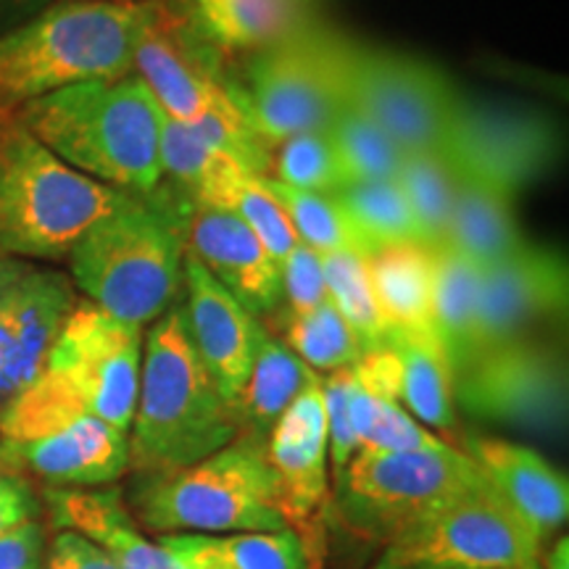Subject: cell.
<instances>
[{
	"label": "cell",
	"instance_id": "4316f807",
	"mask_svg": "<svg viewBox=\"0 0 569 569\" xmlns=\"http://www.w3.org/2000/svg\"><path fill=\"white\" fill-rule=\"evenodd\" d=\"M525 243L511 198L459 177L446 246L486 269L515 256Z\"/></svg>",
	"mask_w": 569,
	"mask_h": 569
},
{
	"label": "cell",
	"instance_id": "7dc6e473",
	"mask_svg": "<svg viewBox=\"0 0 569 569\" xmlns=\"http://www.w3.org/2000/svg\"><path fill=\"white\" fill-rule=\"evenodd\" d=\"M540 567H543V569H569V543H567V538H559L557 543L551 546L549 557L540 559Z\"/></svg>",
	"mask_w": 569,
	"mask_h": 569
},
{
	"label": "cell",
	"instance_id": "9c48e42d",
	"mask_svg": "<svg viewBox=\"0 0 569 569\" xmlns=\"http://www.w3.org/2000/svg\"><path fill=\"white\" fill-rule=\"evenodd\" d=\"M348 40L309 24L253 53L234 98L269 153L301 132H322L346 106Z\"/></svg>",
	"mask_w": 569,
	"mask_h": 569
},
{
	"label": "cell",
	"instance_id": "277c9868",
	"mask_svg": "<svg viewBox=\"0 0 569 569\" xmlns=\"http://www.w3.org/2000/svg\"><path fill=\"white\" fill-rule=\"evenodd\" d=\"M153 3L53 0L0 34V119L74 84L130 77Z\"/></svg>",
	"mask_w": 569,
	"mask_h": 569
},
{
	"label": "cell",
	"instance_id": "52a82bcc",
	"mask_svg": "<svg viewBox=\"0 0 569 569\" xmlns=\"http://www.w3.org/2000/svg\"><path fill=\"white\" fill-rule=\"evenodd\" d=\"M132 507L156 536H232L290 528L264 440L238 436L196 465L142 475Z\"/></svg>",
	"mask_w": 569,
	"mask_h": 569
},
{
	"label": "cell",
	"instance_id": "f1b7e54d",
	"mask_svg": "<svg viewBox=\"0 0 569 569\" xmlns=\"http://www.w3.org/2000/svg\"><path fill=\"white\" fill-rule=\"evenodd\" d=\"M401 353V403L427 430L451 436L457 430L453 369L438 336H398L390 340Z\"/></svg>",
	"mask_w": 569,
	"mask_h": 569
},
{
	"label": "cell",
	"instance_id": "e0dca14e",
	"mask_svg": "<svg viewBox=\"0 0 569 569\" xmlns=\"http://www.w3.org/2000/svg\"><path fill=\"white\" fill-rule=\"evenodd\" d=\"M182 315L193 348L206 372L227 403H238L248 375L269 332L251 311L243 309L193 253H184Z\"/></svg>",
	"mask_w": 569,
	"mask_h": 569
},
{
	"label": "cell",
	"instance_id": "ab89813d",
	"mask_svg": "<svg viewBox=\"0 0 569 569\" xmlns=\"http://www.w3.org/2000/svg\"><path fill=\"white\" fill-rule=\"evenodd\" d=\"M351 367L322 377V401L327 415V459H330L332 488L338 486L346 467L351 465L356 451H359V440H356L351 419Z\"/></svg>",
	"mask_w": 569,
	"mask_h": 569
},
{
	"label": "cell",
	"instance_id": "5bb4252c",
	"mask_svg": "<svg viewBox=\"0 0 569 569\" xmlns=\"http://www.w3.org/2000/svg\"><path fill=\"white\" fill-rule=\"evenodd\" d=\"M457 98L436 63L348 42L346 106L365 113L403 153L440 151Z\"/></svg>",
	"mask_w": 569,
	"mask_h": 569
},
{
	"label": "cell",
	"instance_id": "d6a6232c",
	"mask_svg": "<svg viewBox=\"0 0 569 569\" xmlns=\"http://www.w3.org/2000/svg\"><path fill=\"white\" fill-rule=\"evenodd\" d=\"M427 248L446 246L459 177L440 151L403 156L396 177Z\"/></svg>",
	"mask_w": 569,
	"mask_h": 569
},
{
	"label": "cell",
	"instance_id": "f35d334b",
	"mask_svg": "<svg viewBox=\"0 0 569 569\" xmlns=\"http://www.w3.org/2000/svg\"><path fill=\"white\" fill-rule=\"evenodd\" d=\"M272 180L309 193H338L348 188L336 148L322 132H301L288 138L272 151Z\"/></svg>",
	"mask_w": 569,
	"mask_h": 569
},
{
	"label": "cell",
	"instance_id": "1f68e13d",
	"mask_svg": "<svg viewBox=\"0 0 569 569\" xmlns=\"http://www.w3.org/2000/svg\"><path fill=\"white\" fill-rule=\"evenodd\" d=\"M267 184L272 190L277 201L288 213L290 224L303 246L315 248L319 253H359L372 256L375 248L367 243L365 234L348 217V211L338 203L332 193H309V190H296L288 184L272 180L267 174Z\"/></svg>",
	"mask_w": 569,
	"mask_h": 569
},
{
	"label": "cell",
	"instance_id": "f6af8a7d",
	"mask_svg": "<svg viewBox=\"0 0 569 569\" xmlns=\"http://www.w3.org/2000/svg\"><path fill=\"white\" fill-rule=\"evenodd\" d=\"M34 498L30 493V486L13 490V493L0 496V536L11 532L19 525L34 519Z\"/></svg>",
	"mask_w": 569,
	"mask_h": 569
},
{
	"label": "cell",
	"instance_id": "8992f818",
	"mask_svg": "<svg viewBox=\"0 0 569 569\" xmlns=\"http://www.w3.org/2000/svg\"><path fill=\"white\" fill-rule=\"evenodd\" d=\"M127 198L63 163L13 117L0 119V256L67 261L77 240Z\"/></svg>",
	"mask_w": 569,
	"mask_h": 569
},
{
	"label": "cell",
	"instance_id": "d6986e66",
	"mask_svg": "<svg viewBox=\"0 0 569 569\" xmlns=\"http://www.w3.org/2000/svg\"><path fill=\"white\" fill-rule=\"evenodd\" d=\"M0 459L51 488H101L130 469V432L84 415L21 443H0Z\"/></svg>",
	"mask_w": 569,
	"mask_h": 569
},
{
	"label": "cell",
	"instance_id": "7a4b0ae2",
	"mask_svg": "<svg viewBox=\"0 0 569 569\" xmlns=\"http://www.w3.org/2000/svg\"><path fill=\"white\" fill-rule=\"evenodd\" d=\"M240 436V419L224 401L184 327L182 303L148 325L130 425V469L161 475L196 465Z\"/></svg>",
	"mask_w": 569,
	"mask_h": 569
},
{
	"label": "cell",
	"instance_id": "83f0119b",
	"mask_svg": "<svg viewBox=\"0 0 569 569\" xmlns=\"http://www.w3.org/2000/svg\"><path fill=\"white\" fill-rule=\"evenodd\" d=\"M319 377L322 375L306 367L282 340L267 336L256 353L246 388L240 390L238 403H234L240 436L259 438L267 443V436L272 432L277 419L290 409V403L306 388L315 386Z\"/></svg>",
	"mask_w": 569,
	"mask_h": 569
},
{
	"label": "cell",
	"instance_id": "603a6c76",
	"mask_svg": "<svg viewBox=\"0 0 569 569\" xmlns=\"http://www.w3.org/2000/svg\"><path fill=\"white\" fill-rule=\"evenodd\" d=\"M184 569H319L317 543L298 528L232 536H161Z\"/></svg>",
	"mask_w": 569,
	"mask_h": 569
},
{
	"label": "cell",
	"instance_id": "d4e9b609",
	"mask_svg": "<svg viewBox=\"0 0 569 569\" xmlns=\"http://www.w3.org/2000/svg\"><path fill=\"white\" fill-rule=\"evenodd\" d=\"M367 269L390 340L398 336H438L432 325V248L411 243L380 248L367 259Z\"/></svg>",
	"mask_w": 569,
	"mask_h": 569
},
{
	"label": "cell",
	"instance_id": "44dd1931",
	"mask_svg": "<svg viewBox=\"0 0 569 569\" xmlns=\"http://www.w3.org/2000/svg\"><path fill=\"white\" fill-rule=\"evenodd\" d=\"M459 451L478 467L498 501L536 532L540 543L565 528L569 515L567 478L538 451L493 436H465Z\"/></svg>",
	"mask_w": 569,
	"mask_h": 569
},
{
	"label": "cell",
	"instance_id": "7402d4cb",
	"mask_svg": "<svg viewBox=\"0 0 569 569\" xmlns=\"http://www.w3.org/2000/svg\"><path fill=\"white\" fill-rule=\"evenodd\" d=\"M46 501L61 530L101 546L119 569H184L159 540L142 536L117 488H48Z\"/></svg>",
	"mask_w": 569,
	"mask_h": 569
},
{
	"label": "cell",
	"instance_id": "ee69618b",
	"mask_svg": "<svg viewBox=\"0 0 569 569\" xmlns=\"http://www.w3.org/2000/svg\"><path fill=\"white\" fill-rule=\"evenodd\" d=\"M42 528L34 519L0 536V569H40Z\"/></svg>",
	"mask_w": 569,
	"mask_h": 569
},
{
	"label": "cell",
	"instance_id": "60d3db41",
	"mask_svg": "<svg viewBox=\"0 0 569 569\" xmlns=\"http://www.w3.org/2000/svg\"><path fill=\"white\" fill-rule=\"evenodd\" d=\"M280 280L284 319L306 315V311L330 301L327 298L322 253L315 251V248L298 243L280 264Z\"/></svg>",
	"mask_w": 569,
	"mask_h": 569
},
{
	"label": "cell",
	"instance_id": "ba28073f",
	"mask_svg": "<svg viewBox=\"0 0 569 569\" xmlns=\"http://www.w3.org/2000/svg\"><path fill=\"white\" fill-rule=\"evenodd\" d=\"M488 490L451 443L432 451H356L336 486V515L351 536L386 546L430 515Z\"/></svg>",
	"mask_w": 569,
	"mask_h": 569
},
{
	"label": "cell",
	"instance_id": "9a60e30c",
	"mask_svg": "<svg viewBox=\"0 0 569 569\" xmlns=\"http://www.w3.org/2000/svg\"><path fill=\"white\" fill-rule=\"evenodd\" d=\"M77 301L63 269L0 256V415L42 372Z\"/></svg>",
	"mask_w": 569,
	"mask_h": 569
},
{
	"label": "cell",
	"instance_id": "681fc988",
	"mask_svg": "<svg viewBox=\"0 0 569 569\" xmlns=\"http://www.w3.org/2000/svg\"><path fill=\"white\" fill-rule=\"evenodd\" d=\"M90 3H132V6H138V3H153V0H90Z\"/></svg>",
	"mask_w": 569,
	"mask_h": 569
},
{
	"label": "cell",
	"instance_id": "3957f363",
	"mask_svg": "<svg viewBox=\"0 0 569 569\" xmlns=\"http://www.w3.org/2000/svg\"><path fill=\"white\" fill-rule=\"evenodd\" d=\"M188 209V201L169 203L159 188L98 219L67 259L77 293L138 330L153 325L182 296Z\"/></svg>",
	"mask_w": 569,
	"mask_h": 569
},
{
	"label": "cell",
	"instance_id": "bcb514c9",
	"mask_svg": "<svg viewBox=\"0 0 569 569\" xmlns=\"http://www.w3.org/2000/svg\"><path fill=\"white\" fill-rule=\"evenodd\" d=\"M53 0H0V34L24 24L34 13L48 9Z\"/></svg>",
	"mask_w": 569,
	"mask_h": 569
},
{
	"label": "cell",
	"instance_id": "8fae6325",
	"mask_svg": "<svg viewBox=\"0 0 569 569\" xmlns=\"http://www.w3.org/2000/svg\"><path fill=\"white\" fill-rule=\"evenodd\" d=\"M561 134L536 109L457 98L440 153L457 177L511 201L557 167Z\"/></svg>",
	"mask_w": 569,
	"mask_h": 569
},
{
	"label": "cell",
	"instance_id": "5b68a950",
	"mask_svg": "<svg viewBox=\"0 0 569 569\" xmlns=\"http://www.w3.org/2000/svg\"><path fill=\"white\" fill-rule=\"evenodd\" d=\"M132 74L151 90L163 117L193 127L246 172L267 174L272 153L224 80L222 53L198 30L188 0H156Z\"/></svg>",
	"mask_w": 569,
	"mask_h": 569
},
{
	"label": "cell",
	"instance_id": "f907efd6",
	"mask_svg": "<svg viewBox=\"0 0 569 569\" xmlns=\"http://www.w3.org/2000/svg\"><path fill=\"white\" fill-rule=\"evenodd\" d=\"M509 569H543L540 565H532V567H509Z\"/></svg>",
	"mask_w": 569,
	"mask_h": 569
},
{
	"label": "cell",
	"instance_id": "74e56055",
	"mask_svg": "<svg viewBox=\"0 0 569 569\" xmlns=\"http://www.w3.org/2000/svg\"><path fill=\"white\" fill-rule=\"evenodd\" d=\"M351 419L359 451H432L448 446L446 438L419 425L401 403L369 396L356 386V380L351 388Z\"/></svg>",
	"mask_w": 569,
	"mask_h": 569
},
{
	"label": "cell",
	"instance_id": "ffe728a7",
	"mask_svg": "<svg viewBox=\"0 0 569 569\" xmlns=\"http://www.w3.org/2000/svg\"><path fill=\"white\" fill-rule=\"evenodd\" d=\"M264 448L280 488L284 519L290 528L303 530L322 511L330 493L322 377L277 419Z\"/></svg>",
	"mask_w": 569,
	"mask_h": 569
},
{
	"label": "cell",
	"instance_id": "ac0fdd59",
	"mask_svg": "<svg viewBox=\"0 0 569 569\" xmlns=\"http://www.w3.org/2000/svg\"><path fill=\"white\" fill-rule=\"evenodd\" d=\"M184 243L206 272L256 319L280 311V264L234 213L203 203L190 206Z\"/></svg>",
	"mask_w": 569,
	"mask_h": 569
},
{
	"label": "cell",
	"instance_id": "b9f144b4",
	"mask_svg": "<svg viewBox=\"0 0 569 569\" xmlns=\"http://www.w3.org/2000/svg\"><path fill=\"white\" fill-rule=\"evenodd\" d=\"M351 375L356 386L367 390L369 396L388 398V401L401 403V377H403V365L401 353L393 343L369 348V351L361 353V359L351 367Z\"/></svg>",
	"mask_w": 569,
	"mask_h": 569
},
{
	"label": "cell",
	"instance_id": "836d02e7",
	"mask_svg": "<svg viewBox=\"0 0 569 569\" xmlns=\"http://www.w3.org/2000/svg\"><path fill=\"white\" fill-rule=\"evenodd\" d=\"M375 251L388 246H425L415 213L396 180L353 182L332 193Z\"/></svg>",
	"mask_w": 569,
	"mask_h": 569
},
{
	"label": "cell",
	"instance_id": "6da1fadb",
	"mask_svg": "<svg viewBox=\"0 0 569 569\" xmlns=\"http://www.w3.org/2000/svg\"><path fill=\"white\" fill-rule=\"evenodd\" d=\"M13 119L106 188L148 198L163 184V111L140 77L74 84L21 106Z\"/></svg>",
	"mask_w": 569,
	"mask_h": 569
},
{
	"label": "cell",
	"instance_id": "cb8c5ba5",
	"mask_svg": "<svg viewBox=\"0 0 569 569\" xmlns=\"http://www.w3.org/2000/svg\"><path fill=\"white\" fill-rule=\"evenodd\" d=\"M198 30L219 53H259L311 21L309 0H188Z\"/></svg>",
	"mask_w": 569,
	"mask_h": 569
},
{
	"label": "cell",
	"instance_id": "2e32d148",
	"mask_svg": "<svg viewBox=\"0 0 569 569\" xmlns=\"http://www.w3.org/2000/svg\"><path fill=\"white\" fill-rule=\"evenodd\" d=\"M567 311V261L559 251L525 243L515 256L482 269L478 356L528 338L543 319Z\"/></svg>",
	"mask_w": 569,
	"mask_h": 569
},
{
	"label": "cell",
	"instance_id": "4dcf8cb0",
	"mask_svg": "<svg viewBox=\"0 0 569 569\" xmlns=\"http://www.w3.org/2000/svg\"><path fill=\"white\" fill-rule=\"evenodd\" d=\"M161 169L163 182L172 180L184 201L193 206L206 201L219 188V182L243 167L193 127L163 117Z\"/></svg>",
	"mask_w": 569,
	"mask_h": 569
},
{
	"label": "cell",
	"instance_id": "c3c4849f",
	"mask_svg": "<svg viewBox=\"0 0 569 569\" xmlns=\"http://www.w3.org/2000/svg\"><path fill=\"white\" fill-rule=\"evenodd\" d=\"M24 486H27V482L17 472V469H11L3 459H0V496L13 493V490H19V488H24Z\"/></svg>",
	"mask_w": 569,
	"mask_h": 569
},
{
	"label": "cell",
	"instance_id": "484cf974",
	"mask_svg": "<svg viewBox=\"0 0 569 569\" xmlns=\"http://www.w3.org/2000/svg\"><path fill=\"white\" fill-rule=\"evenodd\" d=\"M436 280H432V325L451 361L453 377L478 359V303L482 267L451 246L432 248Z\"/></svg>",
	"mask_w": 569,
	"mask_h": 569
},
{
	"label": "cell",
	"instance_id": "4fadbf2b",
	"mask_svg": "<svg viewBox=\"0 0 569 569\" xmlns=\"http://www.w3.org/2000/svg\"><path fill=\"white\" fill-rule=\"evenodd\" d=\"M540 553L536 532L488 488L401 532L369 569H509L540 565Z\"/></svg>",
	"mask_w": 569,
	"mask_h": 569
},
{
	"label": "cell",
	"instance_id": "d590c367",
	"mask_svg": "<svg viewBox=\"0 0 569 569\" xmlns=\"http://www.w3.org/2000/svg\"><path fill=\"white\" fill-rule=\"evenodd\" d=\"M325 134L336 148L348 184L396 180L403 156H407L380 127L369 122L365 113L351 109V106H343L336 113Z\"/></svg>",
	"mask_w": 569,
	"mask_h": 569
},
{
	"label": "cell",
	"instance_id": "8d00e7d4",
	"mask_svg": "<svg viewBox=\"0 0 569 569\" xmlns=\"http://www.w3.org/2000/svg\"><path fill=\"white\" fill-rule=\"evenodd\" d=\"M282 336V343L317 375L353 367L365 353L361 340L356 338V332L330 301L306 311V315L284 319Z\"/></svg>",
	"mask_w": 569,
	"mask_h": 569
},
{
	"label": "cell",
	"instance_id": "7c38bea8",
	"mask_svg": "<svg viewBox=\"0 0 569 569\" xmlns=\"http://www.w3.org/2000/svg\"><path fill=\"white\" fill-rule=\"evenodd\" d=\"M453 403L480 422L559 436L567 425V361L557 343L519 338L453 377Z\"/></svg>",
	"mask_w": 569,
	"mask_h": 569
},
{
	"label": "cell",
	"instance_id": "7bdbcfd3",
	"mask_svg": "<svg viewBox=\"0 0 569 569\" xmlns=\"http://www.w3.org/2000/svg\"><path fill=\"white\" fill-rule=\"evenodd\" d=\"M40 569H119L101 546H96L80 532L61 530L51 540V549Z\"/></svg>",
	"mask_w": 569,
	"mask_h": 569
},
{
	"label": "cell",
	"instance_id": "30bf717a",
	"mask_svg": "<svg viewBox=\"0 0 569 569\" xmlns=\"http://www.w3.org/2000/svg\"><path fill=\"white\" fill-rule=\"evenodd\" d=\"M142 338L90 301L74 303L48 351L42 377L84 415L130 432L138 401Z\"/></svg>",
	"mask_w": 569,
	"mask_h": 569
},
{
	"label": "cell",
	"instance_id": "e575fe53",
	"mask_svg": "<svg viewBox=\"0 0 569 569\" xmlns=\"http://www.w3.org/2000/svg\"><path fill=\"white\" fill-rule=\"evenodd\" d=\"M327 298L336 306L338 315L361 340L365 351L390 343V330L377 306L372 280H369L367 256L359 253H322Z\"/></svg>",
	"mask_w": 569,
	"mask_h": 569
},
{
	"label": "cell",
	"instance_id": "f546056e",
	"mask_svg": "<svg viewBox=\"0 0 569 569\" xmlns=\"http://www.w3.org/2000/svg\"><path fill=\"white\" fill-rule=\"evenodd\" d=\"M201 203L234 213L261 240V246L267 248V253L272 256L277 264H282L290 251L301 243L288 213L269 190L267 174L238 169V172L219 182V188Z\"/></svg>",
	"mask_w": 569,
	"mask_h": 569
}]
</instances>
